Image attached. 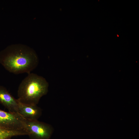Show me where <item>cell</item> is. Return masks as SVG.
<instances>
[{"label":"cell","instance_id":"1","mask_svg":"<svg viewBox=\"0 0 139 139\" xmlns=\"http://www.w3.org/2000/svg\"><path fill=\"white\" fill-rule=\"evenodd\" d=\"M38 62L35 51L26 45H11L0 52V64L7 71L15 74L30 73Z\"/></svg>","mask_w":139,"mask_h":139},{"label":"cell","instance_id":"2","mask_svg":"<svg viewBox=\"0 0 139 139\" xmlns=\"http://www.w3.org/2000/svg\"><path fill=\"white\" fill-rule=\"evenodd\" d=\"M48 84L43 77L30 73L21 82L18 90L20 102L28 105H37L41 97L48 91Z\"/></svg>","mask_w":139,"mask_h":139},{"label":"cell","instance_id":"3","mask_svg":"<svg viewBox=\"0 0 139 139\" xmlns=\"http://www.w3.org/2000/svg\"><path fill=\"white\" fill-rule=\"evenodd\" d=\"M25 131L31 139H50L53 129L48 124L38 120L24 119Z\"/></svg>","mask_w":139,"mask_h":139},{"label":"cell","instance_id":"4","mask_svg":"<svg viewBox=\"0 0 139 139\" xmlns=\"http://www.w3.org/2000/svg\"><path fill=\"white\" fill-rule=\"evenodd\" d=\"M0 128L10 130L25 131L24 119L19 114L0 109Z\"/></svg>","mask_w":139,"mask_h":139},{"label":"cell","instance_id":"5","mask_svg":"<svg viewBox=\"0 0 139 139\" xmlns=\"http://www.w3.org/2000/svg\"><path fill=\"white\" fill-rule=\"evenodd\" d=\"M19 103L18 99L15 98L5 87L0 85V103L9 112L19 114L18 112Z\"/></svg>","mask_w":139,"mask_h":139},{"label":"cell","instance_id":"6","mask_svg":"<svg viewBox=\"0 0 139 139\" xmlns=\"http://www.w3.org/2000/svg\"><path fill=\"white\" fill-rule=\"evenodd\" d=\"M18 112L23 119L31 121L38 120L42 114L41 109L37 105H27L19 102Z\"/></svg>","mask_w":139,"mask_h":139},{"label":"cell","instance_id":"7","mask_svg":"<svg viewBox=\"0 0 139 139\" xmlns=\"http://www.w3.org/2000/svg\"><path fill=\"white\" fill-rule=\"evenodd\" d=\"M23 134L22 131L10 130L0 128V139H10L13 137Z\"/></svg>","mask_w":139,"mask_h":139}]
</instances>
